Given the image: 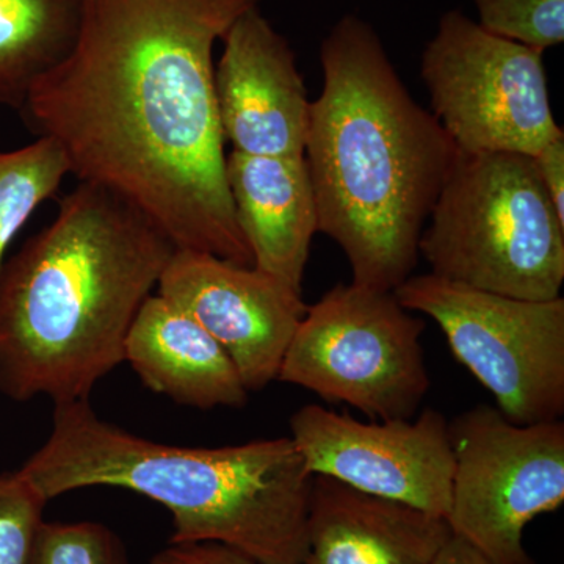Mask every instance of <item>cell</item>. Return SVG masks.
<instances>
[{"label":"cell","instance_id":"1","mask_svg":"<svg viewBox=\"0 0 564 564\" xmlns=\"http://www.w3.org/2000/svg\"><path fill=\"white\" fill-rule=\"evenodd\" d=\"M262 0H82L73 50L21 115L70 174L113 188L181 250L252 267L226 181L214 46Z\"/></svg>","mask_w":564,"mask_h":564},{"label":"cell","instance_id":"2","mask_svg":"<svg viewBox=\"0 0 564 564\" xmlns=\"http://www.w3.org/2000/svg\"><path fill=\"white\" fill-rule=\"evenodd\" d=\"M321 62L304 147L318 232L347 256L351 282L393 292L413 276L459 151L404 87L369 22L344 17L323 40Z\"/></svg>","mask_w":564,"mask_h":564},{"label":"cell","instance_id":"3","mask_svg":"<svg viewBox=\"0 0 564 564\" xmlns=\"http://www.w3.org/2000/svg\"><path fill=\"white\" fill-rule=\"evenodd\" d=\"M176 250L131 199L79 181L0 270V393L90 400L124 362L129 329Z\"/></svg>","mask_w":564,"mask_h":564},{"label":"cell","instance_id":"4","mask_svg":"<svg viewBox=\"0 0 564 564\" xmlns=\"http://www.w3.org/2000/svg\"><path fill=\"white\" fill-rule=\"evenodd\" d=\"M47 500L111 486L173 516L172 544L218 543L261 564H303L314 475L291 436L177 447L102 421L87 402L57 403L46 444L21 467Z\"/></svg>","mask_w":564,"mask_h":564},{"label":"cell","instance_id":"5","mask_svg":"<svg viewBox=\"0 0 564 564\" xmlns=\"http://www.w3.org/2000/svg\"><path fill=\"white\" fill-rule=\"evenodd\" d=\"M426 223L419 256L430 273L511 299H558L564 220L530 155L459 152Z\"/></svg>","mask_w":564,"mask_h":564},{"label":"cell","instance_id":"6","mask_svg":"<svg viewBox=\"0 0 564 564\" xmlns=\"http://www.w3.org/2000/svg\"><path fill=\"white\" fill-rule=\"evenodd\" d=\"M414 314L393 292L336 285L307 306L278 381L373 421L413 419L432 386L422 347L425 322Z\"/></svg>","mask_w":564,"mask_h":564},{"label":"cell","instance_id":"7","mask_svg":"<svg viewBox=\"0 0 564 564\" xmlns=\"http://www.w3.org/2000/svg\"><path fill=\"white\" fill-rule=\"evenodd\" d=\"M411 313L429 315L497 410L516 425L562 421L564 300L530 302L478 291L433 273L393 291Z\"/></svg>","mask_w":564,"mask_h":564},{"label":"cell","instance_id":"8","mask_svg":"<svg viewBox=\"0 0 564 564\" xmlns=\"http://www.w3.org/2000/svg\"><path fill=\"white\" fill-rule=\"evenodd\" d=\"M421 77L430 111L459 152L533 158L563 129L552 113L544 51L494 35L462 10L441 18Z\"/></svg>","mask_w":564,"mask_h":564},{"label":"cell","instance_id":"9","mask_svg":"<svg viewBox=\"0 0 564 564\" xmlns=\"http://www.w3.org/2000/svg\"><path fill=\"white\" fill-rule=\"evenodd\" d=\"M448 432L452 533L494 564H534L527 525L564 503L563 421L516 425L478 404L448 422Z\"/></svg>","mask_w":564,"mask_h":564},{"label":"cell","instance_id":"10","mask_svg":"<svg viewBox=\"0 0 564 564\" xmlns=\"http://www.w3.org/2000/svg\"><path fill=\"white\" fill-rule=\"evenodd\" d=\"M291 440L307 470L356 491L447 518L454 452L443 413L362 422L321 404L293 413Z\"/></svg>","mask_w":564,"mask_h":564},{"label":"cell","instance_id":"11","mask_svg":"<svg viewBox=\"0 0 564 564\" xmlns=\"http://www.w3.org/2000/svg\"><path fill=\"white\" fill-rule=\"evenodd\" d=\"M159 296L180 307L225 348L248 392L278 380L307 304L276 278L210 252L177 248Z\"/></svg>","mask_w":564,"mask_h":564},{"label":"cell","instance_id":"12","mask_svg":"<svg viewBox=\"0 0 564 564\" xmlns=\"http://www.w3.org/2000/svg\"><path fill=\"white\" fill-rule=\"evenodd\" d=\"M221 40L214 91L225 141L248 155H304L313 101L291 44L259 7L237 18Z\"/></svg>","mask_w":564,"mask_h":564},{"label":"cell","instance_id":"13","mask_svg":"<svg viewBox=\"0 0 564 564\" xmlns=\"http://www.w3.org/2000/svg\"><path fill=\"white\" fill-rule=\"evenodd\" d=\"M452 536L440 516L314 475L303 564H432Z\"/></svg>","mask_w":564,"mask_h":564},{"label":"cell","instance_id":"14","mask_svg":"<svg viewBox=\"0 0 564 564\" xmlns=\"http://www.w3.org/2000/svg\"><path fill=\"white\" fill-rule=\"evenodd\" d=\"M226 181L252 267L302 292L311 243L318 232L317 204L304 155L231 151L226 155Z\"/></svg>","mask_w":564,"mask_h":564},{"label":"cell","instance_id":"15","mask_svg":"<svg viewBox=\"0 0 564 564\" xmlns=\"http://www.w3.org/2000/svg\"><path fill=\"white\" fill-rule=\"evenodd\" d=\"M124 361L152 392L185 406L214 410L248 402L250 392L225 348L159 295L140 307L126 337Z\"/></svg>","mask_w":564,"mask_h":564},{"label":"cell","instance_id":"16","mask_svg":"<svg viewBox=\"0 0 564 564\" xmlns=\"http://www.w3.org/2000/svg\"><path fill=\"white\" fill-rule=\"evenodd\" d=\"M82 0H0V104L21 113L29 91L73 50Z\"/></svg>","mask_w":564,"mask_h":564},{"label":"cell","instance_id":"17","mask_svg":"<svg viewBox=\"0 0 564 564\" xmlns=\"http://www.w3.org/2000/svg\"><path fill=\"white\" fill-rule=\"evenodd\" d=\"M68 174L66 155L47 137L21 150L0 152V270L11 240Z\"/></svg>","mask_w":564,"mask_h":564},{"label":"cell","instance_id":"18","mask_svg":"<svg viewBox=\"0 0 564 564\" xmlns=\"http://www.w3.org/2000/svg\"><path fill=\"white\" fill-rule=\"evenodd\" d=\"M485 31L545 51L564 41V0H474Z\"/></svg>","mask_w":564,"mask_h":564},{"label":"cell","instance_id":"19","mask_svg":"<svg viewBox=\"0 0 564 564\" xmlns=\"http://www.w3.org/2000/svg\"><path fill=\"white\" fill-rule=\"evenodd\" d=\"M29 564H129L117 534L96 522L41 524Z\"/></svg>","mask_w":564,"mask_h":564},{"label":"cell","instance_id":"20","mask_svg":"<svg viewBox=\"0 0 564 564\" xmlns=\"http://www.w3.org/2000/svg\"><path fill=\"white\" fill-rule=\"evenodd\" d=\"M47 502L21 469L0 474V564H29Z\"/></svg>","mask_w":564,"mask_h":564},{"label":"cell","instance_id":"21","mask_svg":"<svg viewBox=\"0 0 564 564\" xmlns=\"http://www.w3.org/2000/svg\"><path fill=\"white\" fill-rule=\"evenodd\" d=\"M151 564H261L251 556L218 543L172 544L163 549Z\"/></svg>","mask_w":564,"mask_h":564},{"label":"cell","instance_id":"22","mask_svg":"<svg viewBox=\"0 0 564 564\" xmlns=\"http://www.w3.org/2000/svg\"><path fill=\"white\" fill-rule=\"evenodd\" d=\"M534 166L556 214L564 220V131L556 133L536 154Z\"/></svg>","mask_w":564,"mask_h":564},{"label":"cell","instance_id":"23","mask_svg":"<svg viewBox=\"0 0 564 564\" xmlns=\"http://www.w3.org/2000/svg\"><path fill=\"white\" fill-rule=\"evenodd\" d=\"M432 564H494L458 536H452Z\"/></svg>","mask_w":564,"mask_h":564}]
</instances>
